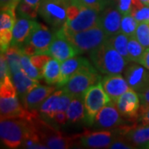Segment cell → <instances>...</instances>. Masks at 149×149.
<instances>
[{
	"label": "cell",
	"mask_w": 149,
	"mask_h": 149,
	"mask_svg": "<svg viewBox=\"0 0 149 149\" xmlns=\"http://www.w3.org/2000/svg\"><path fill=\"white\" fill-rule=\"evenodd\" d=\"M94 66L104 74H119L128 65L127 61L113 47L109 38L100 47L90 52Z\"/></svg>",
	"instance_id": "obj_2"
},
{
	"label": "cell",
	"mask_w": 149,
	"mask_h": 149,
	"mask_svg": "<svg viewBox=\"0 0 149 149\" xmlns=\"http://www.w3.org/2000/svg\"><path fill=\"white\" fill-rule=\"evenodd\" d=\"M23 1L26 2L28 4L33 6V7H35V8H37L39 9V6H40V3H41L42 0H23Z\"/></svg>",
	"instance_id": "obj_47"
},
{
	"label": "cell",
	"mask_w": 149,
	"mask_h": 149,
	"mask_svg": "<svg viewBox=\"0 0 149 149\" xmlns=\"http://www.w3.org/2000/svg\"><path fill=\"white\" fill-rule=\"evenodd\" d=\"M143 4L139 0H116V7L122 15L131 14L133 8Z\"/></svg>",
	"instance_id": "obj_34"
},
{
	"label": "cell",
	"mask_w": 149,
	"mask_h": 149,
	"mask_svg": "<svg viewBox=\"0 0 149 149\" xmlns=\"http://www.w3.org/2000/svg\"><path fill=\"white\" fill-rule=\"evenodd\" d=\"M17 16L22 17H26L29 19H35L38 13V8L33 7L22 0L17 8Z\"/></svg>",
	"instance_id": "obj_33"
},
{
	"label": "cell",
	"mask_w": 149,
	"mask_h": 149,
	"mask_svg": "<svg viewBox=\"0 0 149 149\" xmlns=\"http://www.w3.org/2000/svg\"><path fill=\"white\" fill-rule=\"evenodd\" d=\"M138 22H149V5L140 4L133 8L131 13Z\"/></svg>",
	"instance_id": "obj_36"
},
{
	"label": "cell",
	"mask_w": 149,
	"mask_h": 149,
	"mask_svg": "<svg viewBox=\"0 0 149 149\" xmlns=\"http://www.w3.org/2000/svg\"><path fill=\"white\" fill-rule=\"evenodd\" d=\"M72 1H74V0H72Z\"/></svg>",
	"instance_id": "obj_50"
},
{
	"label": "cell",
	"mask_w": 149,
	"mask_h": 149,
	"mask_svg": "<svg viewBox=\"0 0 149 149\" xmlns=\"http://www.w3.org/2000/svg\"><path fill=\"white\" fill-rule=\"evenodd\" d=\"M143 148H149V142L147 143L146 144H144L143 146Z\"/></svg>",
	"instance_id": "obj_49"
},
{
	"label": "cell",
	"mask_w": 149,
	"mask_h": 149,
	"mask_svg": "<svg viewBox=\"0 0 149 149\" xmlns=\"http://www.w3.org/2000/svg\"><path fill=\"white\" fill-rule=\"evenodd\" d=\"M109 40L112 43L113 47L122 55L124 59L127 61V62L129 63L131 61L129 58V55H128V36L123 32H119L114 36L109 37Z\"/></svg>",
	"instance_id": "obj_27"
},
{
	"label": "cell",
	"mask_w": 149,
	"mask_h": 149,
	"mask_svg": "<svg viewBox=\"0 0 149 149\" xmlns=\"http://www.w3.org/2000/svg\"><path fill=\"white\" fill-rule=\"evenodd\" d=\"M4 53H5L6 58H7L8 63L11 76H12V74L22 70L21 58L23 55V52L22 51L21 47L11 45Z\"/></svg>",
	"instance_id": "obj_26"
},
{
	"label": "cell",
	"mask_w": 149,
	"mask_h": 149,
	"mask_svg": "<svg viewBox=\"0 0 149 149\" xmlns=\"http://www.w3.org/2000/svg\"><path fill=\"white\" fill-rule=\"evenodd\" d=\"M119 135L115 128L112 131H85L75 135L78 143L86 148H109L113 142Z\"/></svg>",
	"instance_id": "obj_12"
},
{
	"label": "cell",
	"mask_w": 149,
	"mask_h": 149,
	"mask_svg": "<svg viewBox=\"0 0 149 149\" xmlns=\"http://www.w3.org/2000/svg\"><path fill=\"white\" fill-rule=\"evenodd\" d=\"M122 16V13L118 11L117 7L109 5L100 13V26L106 32L109 37L121 32Z\"/></svg>",
	"instance_id": "obj_17"
},
{
	"label": "cell",
	"mask_w": 149,
	"mask_h": 149,
	"mask_svg": "<svg viewBox=\"0 0 149 149\" xmlns=\"http://www.w3.org/2000/svg\"><path fill=\"white\" fill-rule=\"evenodd\" d=\"M21 148L28 149H46L48 148L44 143H42L40 137L37 133L35 128L26 136L25 139L22 143Z\"/></svg>",
	"instance_id": "obj_29"
},
{
	"label": "cell",
	"mask_w": 149,
	"mask_h": 149,
	"mask_svg": "<svg viewBox=\"0 0 149 149\" xmlns=\"http://www.w3.org/2000/svg\"><path fill=\"white\" fill-rule=\"evenodd\" d=\"M138 25L139 22L132 14L123 15L121 21V32L127 35L128 37L135 36Z\"/></svg>",
	"instance_id": "obj_31"
},
{
	"label": "cell",
	"mask_w": 149,
	"mask_h": 149,
	"mask_svg": "<svg viewBox=\"0 0 149 149\" xmlns=\"http://www.w3.org/2000/svg\"><path fill=\"white\" fill-rule=\"evenodd\" d=\"M139 64L143 65L145 68H147L149 70V48L145 49L143 56L141 59V61H140Z\"/></svg>",
	"instance_id": "obj_46"
},
{
	"label": "cell",
	"mask_w": 149,
	"mask_h": 149,
	"mask_svg": "<svg viewBox=\"0 0 149 149\" xmlns=\"http://www.w3.org/2000/svg\"><path fill=\"white\" fill-rule=\"evenodd\" d=\"M102 85L112 102L116 103L118 98L131 89L126 79L121 74H107L101 80Z\"/></svg>",
	"instance_id": "obj_19"
},
{
	"label": "cell",
	"mask_w": 149,
	"mask_h": 149,
	"mask_svg": "<svg viewBox=\"0 0 149 149\" xmlns=\"http://www.w3.org/2000/svg\"><path fill=\"white\" fill-rule=\"evenodd\" d=\"M80 4V3H79ZM80 5L77 16L70 21H66L62 29L68 32H80L100 24V11L95 8Z\"/></svg>",
	"instance_id": "obj_11"
},
{
	"label": "cell",
	"mask_w": 149,
	"mask_h": 149,
	"mask_svg": "<svg viewBox=\"0 0 149 149\" xmlns=\"http://www.w3.org/2000/svg\"><path fill=\"white\" fill-rule=\"evenodd\" d=\"M52 58V56L50 55H47V54H37V55L32 56L30 57L32 64L34 65L42 74L43 70L45 68L46 65L47 64L48 61Z\"/></svg>",
	"instance_id": "obj_38"
},
{
	"label": "cell",
	"mask_w": 149,
	"mask_h": 149,
	"mask_svg": "<svg viewBox=\"0 0 149 149\" xmlns=\"http://www.w3.org/2000/svg\"><path fill=\"white\" fill-rule=\"evenodd\" d=\"M124 76L129 87L138 94L143 93L149 88V71L143 65L130 64L124 70Z\"/></svg>",
	"instance_id": "obj_15"
},
{
	"label": "cell",
	"mask_w": 149,
	"mask_h": 149,
	"mask_svg": "<svg viewBox=\"0 0 149 149\" xmlns=\"http://www.w3.org/2000/svg\"><path fill=\"white\" fill-rule=\"evenodd\" d=\"M66 115L70 123H78L85 119L84 95L72 97L71 102L66 110Z\"/></svg>",
	"instance_id": "obj_24"
},
{
	"label": "cell",
	"mask_w": 149,
	"mask_h": 149,
	"mask_svg": "<svg viewBox=\"0 0 149 149\" xmlns=\"http://www.w3.org/2000/svg\"><path fill=\"white\" fill-rule=\"evenodd\" d=\"M17 17L16 13L7 11H1L0 16V30L2 29H13Z\"/></svg>",
	"instance_id": "obj_35"
},
{
	"label": "cell",
	"mask_w": 149,
	"mask_h": 149,
	"mask_svg": "<svg viewBox=\"0 0 149 149\" xmlns=\"http://www.w3.org/2000/svg\"><path fill=\"white\" fill-rule=\"evenodd\" d=\"M133 146H143L149 142V125H138L135 123L123 136Z\"/></svg>",
	"instance_id": "obj_23"
},
{
	"label": "cell",
	"mask_w": 149,
	"mask_h": 149,
	"mask_svg": "<svg viewBox=\"0 0 149 149\" xmlns=\"http://www.w3.org/2000/svg\"><path fill=\"white\" fill-rule=\"evenodd\" d=\"M133 122L136 121L123 119V117L118 110L115 103L110 101L96 114L92 126L100 129H110L117 128Z\"/></svg>",
	"instance_id": "obj_10"
},
{
	"label": "cell",
	"mask_w": 149,
	"mask_h": 149,
	"mask_svg": "<svg viewBox=\"0 0 149 149\" xmlns=\"http://www.w3.org/2000/svg\"><path fill=\"white\" fill-rule=\"evenodd\" d=\"M115 104L120 114L124 118L137 121L141 103L139 94L136 91L129 89L118 98Z\"/></svg>",
	"instance_id": "obj_14"
},
{
	"label": "cell",
	"mask_w": 149,
	"mask_h": 149,
	"mask_svg": "<svg viewBox=\"0 0 149 149\" xmlns=\"http://www.w3.org/2000/svg\"><path fill=\"white\" fill-rule=\"evenodd\" d=\"M72 0H42L38 13L55 30L64 27L67 20V10Z\"/></svg>",
	"instance_id": "obj_7"
},
{
	"label": "cell",
	"mask_w": 149,
	"mask_h": 149,
	"mask_svg": "<svg viewBox=\"0 0 149 149\" xmlns=\"http://www.w3.org/2000/svg\"><path fill=\"white\" fill-rule=\"evenodd\" d=\"M22 0H0L1 11H7L16 13L17 6Z\"/></svg>",
	"instance_id": "obj_42"
},
{
	"label": "cell",
	"mask_w": 149,
	"mask_h": 149,
	"mask_svg": "<svg viewBox=\"0 0 149 149\" xmlns=\"http://www.w3.org/2000/svg\"><path fill=\"white\" fill-rule=\"evenodd\" d=\"M128 52L130 61L139 64L145 52V47L140 44L136 36L128 37Z\"/></svg>",
	"instance_id": "obj_28"
},
{
	"label": "cell",
	"mask_w": 149,
	"mask_h": 149,
	"mask_svg": "<svg viewBox=\"0 0 149 149\" xmlns=\"http://www.w3.org/2000/svg\"><path fill=\"white\" fill-rule=\"evenodd\" d=\"M137 121L143 125H149V107L140 106Z\"/></svg>",
	"instance_id": "obj_44"
},
{
	"label": "cell",
	"mask_w": 149,
	"mask_h": 149,
	"mask_svg": "<svg viewBox=\"0 0 149 149\" xmlns=\"http://www.w3.org/2000/svg\"><path fill=\"white\" fill-rule=\"evenodd\" d=\"M74 2L85 7L95 8L100 12L104 10L107 6L109 5L110 3L109 0H74Z\"/></svg>",
	"instance_id": "obj_37"
},
{
	"label": "cell",
	"mask_w": 149,
	"mask_h": 149,
	"mask_svg": "<svg viewBox=\"0 0 149 149\" xmlns=\"http://www.w3.org/2000/svg\"><path fill=\"white\" fill-rule=\"evenodd\" d=\"M89 63L90 61L87 59L80 56H74L62 61L61 63V80L60 83L56 85L57 89L64 85L73 74Z\"/></svg>",
	"instance_id": "obj_21"
},
{
	"label": "cell",
	"mask_w": 149,
	"mask_h": 149,
	"mask_svg": "<svg viewBox=\"0 0 149 149\" xmlns=\"http://www.w3.org/2000/svg\"><path fill=\"white\" fill-rule=\"evenodd\" d=\"M0 114L1 119L26 118L29 110L26 109L19 100L16 87L10 76L0 82Z\"/></svg>",
	"instance_id": "obj_3"
},
{
	"label": "cell",
	"mask_w": 149,
	"mask_h": 149,
	"mask_svg": "<svg viewBox=\"0 0 149 149\" xmlns=\"http://www.w3.org/2000/svg\"><path fill=\"white\" fill-rule=\"evenodd\" d=\"M0 82L3 81V80L5 79V77L7 76H10L11 77V73L10 70H9V66H8V61L6 58L5 53L4 52H1V58H0Z\"/></svg>",
	"instance_id": "obj_41"
},
{
	"label": "cell",
	"mask_w": 149,
	"mask_h": 149,
	"mask_svg": "<svg viewBox=\"0 0 149 149\" xmlns=\"http://www.w3.org/2000/svg\"><path fill=\"white\" fill-rule=\"evenodd\" d=\"M37 22L33 19L18 17L13 29V40L11 45L21 47L26 42Z\"/></svg>",
	"instance_id": "obj_20"
},
{
	"label": "cell",
	"mask_w": 149,
	"mask_h": 149,
	"mask_svg": "<svg viewBox=\"0 0 149 149\" xmlns=\"http://www.w3.org/2000/svg\"><path fill=\"white\" fill-rule=\"evenodd\" d=\"M135 36L143 47L149 48V22H139Z\"/></svg>",
	"instance_id": "obj_32"
},
{
	"label": "cell",
	"mask_w": 149,
	"mask_h": 149,
	"mask_svg": "<svg viewBox=\"0 0 149 149\" xmlns=\"http://www.w3.org/2000/svg\"><path fill=\"white\" fill-rule=\"evenodd\" d=\"M140 103L142 107H149V88L144 91L143 93L139 94Z\"/></svg>",
	"instance_id": "obj_45"
},
{
	"label": "cell",
	"mask_w": 149,
	"mask_h": 149,
	"mask_svg": "<svg viewBox=\"0 0 149 149\" xmlns=\"http://www.w3.org/2000/svg\"><path fill=\"white\" fill-rule=\"evenodd\" d=\"M21 64L22 70L31 78L37 80H42L43 78V74L32 64L31 59L28 57V56L25 55V54L22 55L21 58Z\"/></svg>",
	"instance_id": "obj_30"
},
{
	"label": "cell",
	"mask_w": 149,
	"mask_h": 149,
	"mask_svg": "<svg viewBox=\"0 0 149 149\" xmlns=\"http://www.w3.org/2000/svg\"><path fill=\"white\" fill-rule=\"evenodd\" d=\"M13 40V30L12 29H2L0 30V46L1 52H5L8 48L11 46Z\"/></svg>",
	"instance_id": "obj_39"
},
{
	"label": "cell",
	"mask_w": 149,
	"mask_h": 149,
	"mask_svg": "<svg viewBox=\"0 0 149 149\" xmlns=\"http://www.w3.org/2000/svg\"><path fill=\"white\" fill-rule=\"evenodd\" d=\"M54 32L47 27L37 22L25 43H29L34 47L37 54L49 55V47L52 42Z\"/></svg>",
	"instance_id": "obj_16"
},
{
	"label": "cell",
	"mask_w": 149,
	"mask_h": 149,
	"mask_svg": "<svg viewBox=\"0 0 149 149\" xmlns=\"http://www.w3.org/2000/svg\"><path fill=\"white\" fill-rule=\"evenodd\" d=\"M109 148L111 149H132L135 148L133 144L130 143L123 136H118L113 143L110 145Z\"/></svg>",
	"instance_id": "obj_40"
},
{
	"label": "cell",
	"mask_w": 149,
	"mask_h": 149,
	"mask_svg": "<svg viewBox=\"0 0 149 149\" xmlns=\"http://www.w3.org/2000/svg\"><path fill=\"white\" fill-rule=\"evenodd\" d=\"M49 55L62 62L67 59L80 55L79 51L68 40L61 28L54 32L52 42L49 47Z\"/></svg>",
	"instance_id": "obj_13"
},
{
	"label": "cell",
	"mask_w": 149,
	"mask_h": 149,
	"mask_svg": "<svg viewBox=\"0 0 149 149\" xmlns=\"http://www.w3.org/2000/svg\"><path fill=\"white\" fill-rule=\"evenodd\" d=\"M33 128L34 126L25 118L1 119L0 136L2 144L7 148H18Z\"/></svg>",
	"instance_id": "obj_4"
},
{
	"label": "cell",
	"mask_w": 149,
	"mask_h": 149,
	"mask_svg": "<svg viewBox=\"0 0 149 149\" xmlns=\"http://www.w3.org/2000/svg\"><path fill=\"white\" fill-rule=\"evenodd\" d=\"M32 123L38 133L42 143L48 148L67 149L74 145L77 141L75 135L72 137L65 136L58 128H55L41 117L37 110H29L25 118Z\"/></svg>",
	"instance_id": "obj_1"
},
{
	"label": "cell",
	"mask_w": 149,
	"mask_h": 149,
	"mask_svg": "<svg viewBox=\"0 0 149 149\" xmlns=\"http://www.w3.org/2000/svg\"><path fill=\"white\" fill-rule=\"evenodd\" d=\"M61 61L51 59L43 70V78L49 85H57L61 80Z\"/></svg>",
	"instance_id": "obj_25"
},
{
	"label": "cell",
	"mask_w": 149,
	"mask_h": 149,
	"mask_svg": "<svg viewBox=\"0 0 149 149\" xmlns=\"http://www.w3.org/2000/svg\"><path fill=\"white\" fill-rule=\"evenodd\" d=\"M62 29V28H61ZM63 30V29H62ZM65 37L68 38L80 54L90 53L100 47L108 40V35L100 24L80 32H68L63 30Z\"/></svg>",
	"instance_id": "obj_5"
},
{
	"label": "cell",
	"mask_w": 149,
	"mask_h": 149,
	"mask_svg": "<svg viewBox=\"0 0 149 149\" xmlns=\"http://www.w3.org/2000/svg\"><path fill=\"white\" fill-rule=\"evenodd\" d=\"M96 70L91 63L87 64L73 74L70 80L59 89L63 90L72 97L84 95L85 91L91 86L101 81V75Z\"/></svg>",
	"instance_id": "obj_6"
},
{
	"label": "cell",
	"mask_w": 149,
	"mask_h": 149,
	"mask_svg": "<svg viewBox=\"0 0 149 149\" xmlns=\"http://www.w3.org/2000/svg\"><path fill=\"white\" fill-rule=\"evenodd\" d=\"M67 120L68 119H67L66 112H59L54 115L52 121L50 122V124L55 128H59L61 126H63L64 124H65Z\"/></svg>",
	"instance_id": "obj_43"
},
{
	"label": "cell",
	"mask_w": 149,
	"mask_h": 149,
	"mask_svg": "<svg viewBox=\"0 0 149 149\" xmlns=\"http://www.w3.org/2000/svg\"><path fill=\"white\" fill-rule=\"evenodd\" d=\"M72 100V96L59 89L54 91L47 99L43 102L39 109L41 117L48 123L52 121L53 116L59 112H66Z\"/></svg>",
	"instance_id": "obj_9"
},
{
	"label": "cell",
	"mask_w": 149,
	"mask_h": 149,
	"mask_svg": "<svg viewBox=\"0 0 149 149\" xmlns=\"http://www.w3.org/2000/svg\"><path fill=\"white\" fill-rule=\"evenodd\" d=\"M11 79L13 80V85L16 87L20 100L26 95L28 92L32 91V89L39 85V80L31 78L25 73L23 70L12 74Z\"/></svg>",
	"instance_id": "obj_22"
},
{
	"label": "cell",
	"mask_w": 149,
	"mask_h": 149,
	"mask_svg": "<svg viewBox=\"0 0 149 149\" xmlns=\"http://www.w3.org/2000/svg\"><path fill=\"white\" fill-rule=\"evenodd\" d=\"M144 5H149V0H139Z\"/></svg>",
	"instance_id": "obj_48"
},
{
	"label": "cell",
	"mask_w": 149,
	"mask_h": 149,
	"mask_svg": "<svg viewBox=\"0 0 149 149\" xmlns=\"http://www.w3.org/2000/svg\"><path fill=\"white\" fill-rule=\"evenodd\" d=\"M111 101L104 91L101 81L91 86L84 94L85 104V122L87 125L92 126L95 118L104 105Z\"/></svg>",
	"instance_id": "obj_8"
},
{
	"label": "cell",
	"mask_w": 149,
	"mask_h": 149,
	"mask_svg": "<svg viewBox=\"0 0 149 149\" xmlns=\"http://www.w3.org/2000/svg\"><path fill=\"white\" fill-rule=\"evenodd\" d=\"M56 86L37 85L26 95L20 100L22 104L27 110H39L42 103L54 91H56Z\"/></svg>",
	"instance_id": "obj_18"
}]
</instances>
